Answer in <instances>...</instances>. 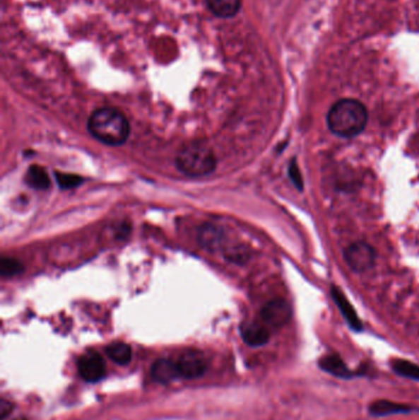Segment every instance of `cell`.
Returning <instances> with one entry per match:
<instances>
[{
	"label": "cell",
	"mask_w": 419,
	"mask_h": 420,
	"mask_svg": "<svg viewBox=\"0 0 419 420\" xmlns=\"http://www.w3.org/2000/svg\"><path fill=\"white\" fill-rule=\"evenodd\" d=\"M26 182L28 186L33 187L35 189H47L51 186V180L48 176L47 171L38 165L30 166L26 173Z\"/></svg>",
	"instance_id": "obj_15"
},
{
	"label": "cell",
	"mask_w": 419,
	"mask_h": 420,
	"mask_svg": "<svg viewBox=\"0 0 419 420\" xmlns=\"http://www.w3.org/2000/svg\"><path fill=\"white\" fill-rule=\"evenodd\" d=\"M331 294H332V298L335 300V303H337L339 311L342 313L343 317L346 318V321L348 322L349 326L352 327L354 331H362L363 329V325L360 322L358 315L355 313L352 303H349L347 298L344 296L343 293L338 288L334 286L332 290H331Z\"/></svg>",
	"instance_id": "obj_7"
},
{
	"label": "cell",
	"mask_w": 419,
	"mask_h": 420,
	"mask_svg": "<svg viewBox=\"0 0 419 420\" xmlns=\"http://www.w3.org/2000/svg\"><path fill=\"white\" fill-rule=\"evenodd\" d=\"M375 258L377 255L374 248L365 243H353L344 252V259L347 264L352 268V271L358 273L369 271L374 266Z\"/></svg>",
	"instance_id": "obj_4"
},
{
	"label": "cell",
	"mask_w": 419,
	"mask_h": 420,
	"mask_svg": "<svg viewBox=\"0 0 419 420\" xmlns=\"http://www.w3.org/2000/svg\"><path fill=\"white\" fill-rule=\"evenodd\" d=\"M206 3L213 14L223 19L235 16L241 8V0H206Z\"/></svg>",
	"instance_id": "obj_12"
},
{
	"label": "cell",
	"mask_w": 419,
	"mask_h": 420,
	"mask_svg": "<svg viewBox=\"0 0 419 420\" xmlns=\"http://www.w3.org/2000/svg\"><path fill=\"white\" fill-rule=\"evenodd\" d=\"M54 176L58 186L61 187V189H71L83 183V178L74 173H56Z\"/></svg>",
	"instance_id": "obj_19"
},
{
	"label": "cell",
	"mask_w": 419,
	"mask_h": 420,
	"mask_svg": "<svg viewBox=\"0 0 419 420\" xmlns=\"http://www.w3.org/2000/svg\"><path fill=\"white\" fill-rule=\"evenodd\" d=\"M179 365V378H201L206 371V364L197 355H184L177 360Z\"/></svg>",
	"instance_id": "obj_9"
},
{
	"label": "cell",
	"mask_w": 419,
	"mask_h": 420,
	"mask_svg": "<svg viewBox=\"0 0 419 420\" xmlns=\"http://www.w3.org/2000/svg\"><path fill=\"white\" fill-rule=\"evenodd\" d=\"M153 378L161 383H169L179 378V365L177 361L170 359L158 360L153 365L151 369Z\"/></svg>",
	"instance_id": "obj_10"
},
{
	"label": "cell",
	"mask_w": 419,
	"mask_h": 420,
	"mask_svg": "<svg viewBox=\"0 0 419 420\" xmlns=\"http://www.w3.org/2000/svg\"><path fill=\"white\" fill-rule=\"evenodd\" d=\"M11 409H13V406L10 404V402L1 401L0 403V418L5 419L11 413Z\"/></svg>",
	"instance_id": "obj_21"
},
{
	"label": "cell",
	"mask_w": 419,
	"mask_h": 420,
	"mask_svg": "<svg viewBox=\"0 0 419 420\" xmlns=\"http://www.w3.org/2000/svg\"><path fill=\"white\" fill-rule=\"evenodd\" d=\"M176 166L189 177H204L216 170L217 159L207 146L192 144L179 151Z\"/></svg>",
	"instance_id": "obj_3"
},
{
	"label": "cell",
	"mask_w": 419,
	"mask_h": 420,
	"mask_svg": "<svg viewBox=\"0 0 419 420\" xmlns=\"http://www.w3.org/2000/svg\"><path fill=\"white\" fill-rule=\"evenodd\" d=\"M367 107L358 100L343 98L331 107L327 115V124L335 136L353 138L367 127Z\"/></svg>",
	"instance_id": "obj_2"
},
{
	"label": "cell",
	"mask_w": 419,
	"mask_h": 420,
	"mask_svg": "<svg viewBox=\"0 0 419 420\" xmlns=\"http://www.w3.org/2000/svg\"><path fill=\"white\" fill-rule=\"evenodd\" d=\"M412 408L406 404H400L391 401L374 402L369 407L370 414L375 416H391V414H401V413H411Z\"/></svg>",
	"instance_id": "obj_14"
},
{
	"label": "cell",
	"mask_w": 419,
	"mask_h": 420,
	"mask_svg": "<svg viewBox=\"0 0 419 420\" xmlns=\"http://www.w3.org/2000/svg\"><path fill=\"white\" fill-rule=\"evenodd\" d=\"M241 337L251 346H264L269 341V332L261 323H244L241 326Z\"/></svg>",
	"instance_id": "obj_8"
},
{
	"label": "cell",
	"mask_w": 419,
	"mask_h": 420,
	"mask_svg": "<svg viewBox=\"0 0 419 420\" xmlns=\"http://www.w3.org/2000/svg\"><path fill=\"white\" fill-rule=\"evenodd\" d=\"M79 373L88 383H98L106 376V365L101 355L98 353H86L79 359Z\"/></svg>",
	"instance_id": "obj_6"
},
{
	"label": "cell",
	"mask_w": 419,
	"mask_h": 420,
	"mask_svg": "<svg viewBox=\"0 0 419 420\" xmlns=\"http://www.w3.org/2000/svg\"><path fill=\"white\" fill-rule=\"evenodd\" d=\"M261 317L268 326L279 328L289 322L292 317V308L284 299L271 300L262 308Z\"/></svg>",
	"instance_id": "obj_5"
},
{
	"label": "cell",
	"mask_w": 419,
	"mask_h": 420,
	"mask_svg": "<svg viewBox=\"0 0 419 420\" xmlns=\"http://www.w3.org/2000/svg\"><path fill=\"white\" fill-rule=\"evenodd\" d=\"M392 369L400 376L419 381V366L413 364L412 361L402 359L395 360L392 363Z\"/></svg>",
	"instance_id": "obj_17"
},
{
	"label": "cell",
	"mask_w": 419,
	"mask_h": 420,
	"mask_svg": "<svg viewBox=\"0 0 419 420\" xmlns=\"http://www.w3.org/2000/svg\"><path fill=\"white\" fill-rule=\"evenodd\" d=\"M0 269H1V276L3 278H11V276H18L21 272L24 271V266L16 258L4 257L1 259V263H0Z\"/></svg>",
	"instance_id": "obj_18"
},
{
	"label": "cell",
	"mask_w": 419,
	"mask_h": 420,
	"mask_svg": "<svg viewBox=\"0 0 419 420\" xmlns=\"http://www.w3.org/2000/svg\"><path fill=\"white\" fill-rule=\"evenodd\" d=\"M198 241L208 251H218L223 245V231L213 224L203 225L198 233Z\"/></svg>",
	"instance_id": "obj_11"
},
{
	"label": "cell",
	"mask_w": 419,
	"mask_h": 420,
	"mask_svg": "<svg viewBox=\"0 0 419 420\" xmlns=\"http://www.w3.org/2000/svg\"><path fill=\"white\" fill-rule=\"evenodd\" d=\"M319 365L326 373H332L337 378H349L354 375L353 371L347 368V365L344 364L343 360L341 359L338 355H326L319 361Z\"/></svg>",
	"instance_id": "obj_13"
},
{
	"label": "cell",
	"mask_w": 419,
	"mask_h": 420,
	"mask_svg": "<svg viewBox=\"0 0 419 420\" xmlns=\"http://www.w3.org/2000/svg\"><path fill=\"white\" fill-rule=\"evenodd\" d=\"M88 129L95 139L111 146L124 144L131 133L127 117L113 107L99 108L91 113Z\"/></svg>",
	"instance_id": "obj_1"
},
{
	"label": "cell",
	"mask_w": 419,
	"mask_h": 420,
	"mask_svg": "<svg viewBox=\"0 0 419 420\" xmlns=\"http://www.w3.org/2000/svg\"><path fill=\"white\" fill-rule=\"evenodd\" d=\"M106 353L109 355L110 359L114 361L116 364L127 365L132 359V349L131 346L122 343V342H114L106 348Z\"/></svg>",
	"instance_id": "obj_16"
},
{
	"label": "cell",
	"mask_w": 419,
	"mask_h": 420,
	"mask_svg": "<svg viewBox=\"0 0 419 420\" xmlns=\"http://www.w3.org/2000/svg\"><path fill=\"white\" fill-rule=\"evenodd\" d=\"M289 177L292 178L293 183L297 186V189L302 191L304 181H302V173H300V170L297 168L295 161H293L289 166Z\"/></svg>",
	"instance_id": "obj_20"
}]
</instances>
